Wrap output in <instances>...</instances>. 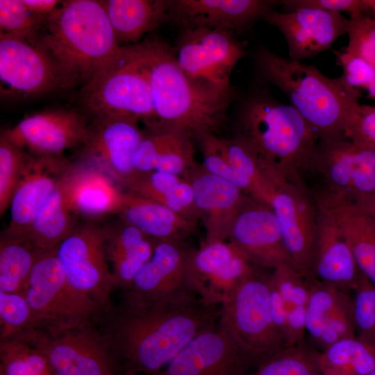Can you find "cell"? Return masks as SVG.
<instances>
[{
    "label": "cell",
    "mask_w": 375,
    "mask_h": 375,
    "mask_svg": "<svg viewBox=\"0 0 375 375\" xmlns=\"http://www.w3.org/2000/svg\"><path fill=\"white\" fill-rule=\"evenodd\" d=\"M348 44L344 49L375 67V19L349 17Z\"/></svg>",
    "instance_id": "cell-45"
},
{
    "label": "cell",
    "mask_w": 375,
    "mask_h": 375,
    "mask_svg": "<svg viewBox=\"0 0 375 375\" xmlns=\"http://www.w3.org/2000/svg\"><path fill=\"white\" fill-rule=\"evenodd\" d=\"M344 138L358 146L375 149V106L360 104Z\"/></svg>",
    "instance_id": "cell-49"
},
{
    "label": "cell",
    "mask_w": 375,
    "mask_h": 375,
    "mask_svg": "<svg viewBox=\"0 0 375 375\" xmlns=\"http://www.w3.org/2000/svg\"><path fill=\"white\" fill-rule=\"evenodd\" d=\"M285 12L304 6L317 7L326 10L344 12L349 17L364 16L375 19V0H283Z\"/></svg>",
    "instance_id": "cell-47"
},
{
    "label": "cell",
    "mask_w": 375,
    "mask_h": 375,
    "mask_svg": "<svg viewBox=\"0 0 375 375\" xmlns=\"http://www.w3.org/2000/svg\"><path fill=\"white\" fill-rule=\"evenodd\" d=\"M190 250L183 240H156L151 258L137 274L124 296L153 301L195 293L187 279Z\"/></svg>",
    "instance_id": "cell-22"
},
{
    "label": "cell",
    "mask_w": 375,
    "mask_h": 375,
    "mask_svg": "<svg viewBox=\"0 0 375 375\" xmlns=\"http://www.w3.org/2000/svg\"><path fill=\"white\" fill-rule=\"evenodd\" d=\"M171 0L102 1L121 46L139 43L141 38L169 19Z\"/></svg>",
    "instance_id": "cell-29"
},
{
    "label": "cell",
    "mask_w": 375,
    "mask_h": 375,
    "mask_svg": "<svg viewBox=\"0 0 375 375\" xmlns=\"http://www.w3.org/2000/svg\"><path fill=\"white\" fill-rule=\"evenodd\" d=\"M193 138L183 131H173L155 171L183 176L197 164Z\"/></svg>",
    "instance_id": "cell-41"
},
{
    "label": "cell",
    "mask_w": 375,
    "mask_h": 375,
    "mask_svg": "<svg viewBox=\"0 0 375 375\" xmlns=\"http://www.w3.org/2000/svg\"><path fill=\"white\" fill-rule=\"evenodd\" d=\"M61 180L20 238L36 251L55 249L77 226L78 216L67 201Z\"/></svg>",
    "instance_id": "cell-30"
},
{
    "label": "cell",
    "mask_w": 375,
    "mask_h": 375,
    "mask_svg": "<svg viewBox=\"0 0 375 375\" xmlns=\"http://www.w3.org/2000/svg\"><path fill=\"white\" fill-rule=\"evenodd\" d=\"M316 206L317 228L310 278L347 292L353 290L362 273L333 216L317 202Z\"/></svg>",
    "instance_id": "cell-24"
},
{
    "label": "cell",
    "mask_w": 375,
    "mask_h": 375,
    "mask_svg": "<svg viewBox=\"0 0 375 375\" xmlns=\"http://www.w3.org/2000/svg\"><path fill=\"white\" fill-rule=\"evenodd\" d=\"M228 241L257 267L274 270L292 265L271 206L249 196L233 224Z\"/></svg>",
    "instance_id": "cell-17"
},
{
    "label": "cell",
    "mask_w": 375,
    "mask_h": 375,
    "mask_svg": "<svg viewBox=\"0 0 375 375\" xmlns=\"http://www.w3.org/2000/svg\"><path fill=\"white\" fill-rule=\"evenodd\" d=\"M90 132L84 116L69 110H50L28 115L1 135L35 156L61 157L83 145Z\"/></svg>",
    "instance_id": "cell-18"
},
{
    "label": "cell",
    "mask_w": 375,
    "mask_h": 375,
    "mask_svg": "<svg viewBox=\"0 0 375 375\" xmlns=\"http://www.w3.org/2000/svg\"><path fill=\"white\" fill-rule=\"evenodd\" d=\"M223 142L230 162L243 183L245 193L269 204L274 183L265 166L240 138H223Z\"/></svg>",
    "instance_id": "cell-32"
},
{
    "label": "cell",
    "mask_w": 375,
    "mask_h": 375,
    "mask_svg": "<svg viewBox=\"0 0 375 375\" xmlns=\"http://www.w3.org/2000/svg\"><path fill=\"white\" fill-rule=\"evenodd\" d=\"M140 121L123 113L96 117L90 126L80 161L105 172L122 188L135 174L133 158L144 135Z\"/></svg>",
    "instance_id": "cell-14"
},
{
    "label": "cell",
    "mask_w": 375,
    "mask_h": 375,
    "mask_svg": "<svg viewBox=\"0 0 375 375\" xmlns=\"http://www.w3.org/2000/svg\"><path fill=\"white\" fill-rule=\"evenodd\" d=\"M269 277L256 267L219 308L218 326L253 368L286 347L270 312Z\"/></svg>",
    "instance_id": "cell-6"
},
{
    "label": "cell",
    "mask_w": 375,
    "mask_h": 375,
    "mask_svg": "<svg viewBox=\"0 0 375 375\" xmlns=\"http://www.w3.org/2000/svg\"><path fill=\"white\" fill-rule=\"evenodd\" d=\"M279 5L280 1L273 0H171L169 20L182 29L203 27L236 35Z\"/></svg>",
    "instance_id": "cell-20"
},
{
    "label": "cell",
    "mask_w": 375,
    "mask_h": 375,
    "mask_svg": "<svg viewBox=\"0 0 375 375\" xmlns=\"http://www.w3.org/2000/svg\"><path fill=\"white\" fill-rule=\"evenodd\" d=\"M312 279L299 273L291 265H283L272 270L269 284L282 296L289 310L296 306H306Z\"/></svg>",
    "instance_id": "cell-42"
},
{
    "label": "cell",
    "mask_w": 375,
    "mask_h": 375,
    "mask_svg": "<svg viewBox=\"0 0 375 375\" xmlns=\"http://www.w3.org/2000/svg\"><path fill=\"white\" fill-rule=\"evenodd\" d=\"M61 183L67 201L78 217L94 219L117 214L124 190L98 168L81 161L70 164Z\"/></svg>",
    "instance_id": "cell-25"
},
{
    "label": "cell",
    "mask_w": 375,
    "mask_h": 375,
    "mask_svg": "<svg viewBox=\"0 0 375 375\" xmlns=\"http://www.w3.org/2000/svg\"><path fill=\"white\" fill-rule=\"evenodd\" d=\"M263 20L282 33L288 58L301 62L330 50L340 37L347 34L349 26V19L341 12L311 6L284 12L275 9Z\"/></svg>",
    "instance_id": "cell-16"
},
{
    "label": "cell",
    "mask_w": 375,
    "mask_h": 375,
    "mask_svg": "<svg viewBox=\"0 0 375 375\" xmlns=\"http://www.w3.org/2000/svg\"><path fill=\"white\" fill-rule=\"evenodd\" d=\"M274 190L269 201L278 222L292 266L310 278V266L317 228V206L304 181L286 178L272 170Z\"/></svg>",
    "instance_id": "cell-13"
},
{
    "label": "cell",
    "mask_w": 375,
    "mask_h": 375,
    "mask_svg": "<svg viewBox=\"0 0 375 375\" xmlns=\"http://www.w3.org/2000/svg\"><path fill=\"white\" fill-rule=\"evenodd\" d=\"M372 283L362 274L351 297V316L356 337L375 343V305L372 295Z\"/></svg>",
    "instance_id": "cell-40"
},
{
    "label": "cell",
    "mask_w": 375,
    "mask_h": 375,
    "mask_svg": "<svg viewBox=\"0 0 375 375\" xmlns=\"http://www.w3.org/2000/svg\"><path fill=\"white\" fill-rule=\"evenodd\" d=\"M306 334V306H296L288 311L285 343L286 347L304 342Z\"/></svg>",
    "instance_id": "cell-50"
},
{
    "label": "cell",
    "mask_w": 375,
    "mask_h": 375,
    "mask_svg": "<svg viewBox=\"0 0 375 375\" xmlns=\"http://www.w3.org/2000/svg\"><path fill=\"white\" fill-rule=\"evenodd\" d=\"M28 9L38 17L47 20L60 4L57 0H22Z\"/></svg>",
    "instance_id": "cell-52"
},
{
    "label": "cell",
    "mask_w": 375,
    "mask_h": 375,
    "mask_svg": "<svg viewBox=\"0 0 375 375\" xmlns=\"http://www.w3.org/2000/svg\"><path fill=\"white\" fill-rule=\"evenodd\" d=\"M104 228L107 258L117 288L124 293L130 290L137 274L151 258L156 240L123 221L115 226Z\"/></svg>",
    "instance_id": "cell-28"
},
{
    "label": "cell",
    "mask_w": 375,
    "mask_h": 375,
    "mask_svg": "<svg viewBox=\"0 0 375 375\" xmlns=\"http://www.w3.org/2000/svg\"><path fill=\"white\" fill-rule=\"evenodd\" d=\"M316 202L333 216L359 270L375 285V219L353 203L324 192L317 195Z\"/></svg>",
    "instance_id": "cell-26"
},
{
    "label": "cell",
    "mask_w": 375,
    "mask_h": 375,
    "mask_svg": "<svg viewBox=\"0 0 375 375\" xmlns=\"http://www.w3.org/2000/svg\"><path fill=\"white\" fill-rule=\"evenodd\" d=\"M318 362L322 374L367 375L375 369V343L344 338L319 351Z\"/></svg>",
    "instance_id": "cell-31"
},
{
    "label": "cell",
    "mask_w": 375,
    "mask_h": 375,
    "mask_svg": "<svg viewBox=\"0 0 375 375\" xmlns=\"http://www.w3.org/2000/svg\"><path fill=\"white\" fill-rule=\"evenodd\" d=\"M69 165L61 157L30 156L12 197L10 222L4 234L17 238L26 234Z\"/></svg>",
    "instance_id": "cell-23"
},
{
    "label": "cell",
    "mask_w": 375,
    "mask_h": 375,
    "mask_svg": "<svg viewBox=\"0 0 375 375\" xmlns=\"http://www.w3.org/2000/svg\"><path fill=\"white\" fill-rule=\"evenodd\" d=\"M353 204L362 212L375 218V194Z\"/></svg>",
    "instance_id": "cell-53"
},
{
    "label": "cell",
    "mask_w": 375,
    "mask_h": 375,
    "mask_svg": "<svg viewBox=\"0 0 375 375\" xmlns=\"http://www.w3.org/2000/svg\"><path fill=\"white\" fill-rule=\"evenodd\" d=\"M191 185L204 244L228 241L233 224L249 195L235 185L197 164L183 176Z\"/></svg>",
    "instance_id": "cell-21"
},
{
    "label": "cell",
    "mask_w": 375,
    "mask_h": 375,
    "mask_svg": "<svg viewBox=\"0 0 375 375\" xmlns=\"http://www.w3.org/2000/svg\"><path fill=\"white\" fill-rule=\"evenodd\" d=\"M367 375H375V369L374 371H372V372H370L369 374Z\"/></svg>",
    "instance_id": "cell-54"
},
{
    "label": "cell",
    "mask_w": 375,
    "mask_h": 375,
    "mask_svg": "<svg viewBox=\"0 0 375 375\" xmlns=\"http://www.w3.org/2000/svg\"><path fill=\"white\" fill-rule=\"evenodd\" d=\"M219 308L194 292L153 301L124 296L94 321L99 322L98 330L120 372L153 375L195 336L217 324Z\"/></svg>",
    "instance_id": "cell-1"
},
{
    "label": "cell",
    "mask_w": 375,
    "mask_h": 375,
    "mask_svg": "<svg viewBox=\"0 0 375 375\" xmlns=\"http://www.w3.org/2000/svg\"><path fill=\"white\" fill-rule=\"evenodd\" d=\"M172 48L175 60L194 81L220 92L234 90L232 72L244 57L243 43L228 31L203 27L183 28Z\"/></svg>",
    "instance_id": "cell-10"
},
{
    "label": "cell",
    "mask_w": 375,
    "mask_h": 375,
    "mask_svg": "<svg viewBox=\"0 0 375 375\" xmlns=\"http://www.w3.org/2000/svg\"><path fill=\"white\" fill-rule=\"evenodd\" d=\"M351 299L326 322L315 346L321 351L344 338L356 336L351 316Z\"/></svg>",
    "instance_id": "cell-48"
},
{
    "label": "cell",
    "mask_w": 375,
    "mask_h": 375,
    "mask_svg": "<svg viewBox=\"0 0 375 375\" xmlns=\"http://www.w3.org/2000/svg\"><path fill=\"white\" fill-rule=\"evenodd\" d=\"M269 308L272 318L276 329L285 342L289 308L280 293L269 284Z\"/></svg>",
    "instance_id": "cell-51"
},
{
    "label": "cell",
    "mask_w": 375,
    "mask_h": 375,
    "mask_svg": "<svg viewBox=\"0 0 375 375\" xmlns=\"http://www.w3.org/2000/svg\"><path fill=\"white\" fill-rule=\"evenodd\" d=\"M32 13L22 0H0V33L33 41L35 33L45 24Z\"/></svg>",
    "instance_id": "cell-39"
},
{
    "label": "cell",
    "mask_w": 375,
    "mask_h": 375,
    "mask_svg": "<svg viewBox=\"0 0 375 375\" xmlns=\"http://www.w3.org/2000/svg\"><path fill=\"white\" fill-rule=\"evenodd\" d=\"M321 375H331V374H322Z\"/></svg>",
    "instance_id": "cell-56"
},
{
    "label": "cell",
    "mask_w": 375,
    "mask_h": 375,
    "mask_svg": "<svg viewBox=\"0 0 375 375\" xmlns=\"http://www.w3.org/2000/svg\"><path fill=\"white\" fill-rule=\"evenodd\" d=\"M35 329L34 315L24 294L0 291V341Z\"/></svg>",
    "instance_id": "cell-38"
},
{
    "label": "cell",
    "mask_w": 375,
    "mask_h": 375,
    "mask_svg": "<svg viewBox=\"0 0 375 375\" xmlns=\"http://www.w3.org/2000/svg\"><path fill=\"white\" fill-rule=\"evenodd\" d=\"M117 214L122 220L155 240H184L197 231V223L164 205L124 190Z\"/></svg>",
    "instance_id": "cell-27"
},
{
    "label": "cell",
    "mask_w": 375,
    "mask_h": 375,
    "mask_svg": "<svg viewBox=\"0 0 375 375\" xmlns=\"http://www.w3.org/2000/svg\"><path fill=\"white\" fill-rule=\"evenodd\" d=\"M253 368L217 324L190 340L153 375H246Z\"/></svg>",
    "instance_id": "cell-19"
},
{
    "label": "cell",
    "mask_w": 375,
    "mask_h": 375,
    "mask_svg": "<svg viewBox=\"0 0 375 375\" xmlns=\"http://www.w3.org/2000/svg\"><path fill=\"white\" fill-rule=\"evenodd\" d=\"M115 375H130V374H123V373H118Z\"/></svg>",
    "instance_id": "cell-55"
},
{
    "label": "cell",
    "mask_w": 375,
    "mask_h": 375,
    "mask_svg": "<svg viewBox=\"0 0 375 375\" xmlns=\"http://www.w3.org/2000/svg\"><path fill=\"white\" fill-rule=\"evenodd\" d=\"M56 254L71 285L92 300L99 312L112 307L110 296L117 288L107 258L104 227L77 226L56 248Z\"/></svg>",
    "instance_id": "cell-9"
},
{
    "label": "cell",
    "mask_w": 375,
    "mask_h": 375,
    "mask_svg": "<svg viewBox=\"0 0 375 375\" xmlns=\"http://www.w3.org/2000/svg\"><path fill=\"white\" fill-rule=\"evenodd\" d=\"M81 99L96 117L128 114L155 128L156 117L141 42L124 46L115 60L84 84Z\"/></svg>",
    "instance_id": "cell-7"
},
{
    "label": "cell",
    "mask_w": 375,
    "mask_h": 375,
    "mask_svg": "<svg viewBox=\"0 0 375 375\" xmlns=\"http://www.w3.org/2000/svg\"><path fill=\"white\" fill-rule=\"evenodd\" d=\"M0 375H56L46 357L16 338L0 341Z\"/></svg>",
    "instance_id": "cell-36"
},
{
    "label": "cell",
    "mask_w": 375,
    "mask_h": 375,
    "mask_svg": "<svg viewBox=\"0 0 375 375\" xmlns=\"http://www.w3.org/2000/svg\"><path fill=\"white\" fill-rule=\"evenodd\" d=\"M42 252L20 238L3 233L0 240V291L22 292Z\"/></svg>",
    "instance_id": "cell-33"
},
{
    "label": "cell",
    "mask_w": 375,
    "mask_h": 375,
    "mask_svg": "<svg viewBox=\"0 0 375 375\" xmlns=\"http://www.w3.org/2000/svg\"><path fill=\"white\" fill-rule=\"evenodd\" d=\"M1 97H33L74 83L38 43L0 33Z\"/></svg>",
    "instance_id": "cell-12"
},
{
    "label": "cell",
    "mask_w": 375,
    "mask_h": 375,
    "mask_svg": "<svg viewBox=\"0 0 375 375\" xmlns=\"http://www.w3.org/2000/svg\"><path fill=\"white\" fill-rule=\"evenodd\" d=\"M351 299L347 291L312 279L306 304V334L315 345L328 320Z\"/></svg>",
    "instance_id": "cell-35"
},
{
    "label": "cell",
    "mask_w": 375,
    "mask_h": 375,
    "mask_svg": "<svg viewBox=\"0 0 375 375\" xmlns=\"http://www.w3.org/2000/svg\"><path fill=\"white\" fill-rule=\"evenodd\" d=\"M256 86L278 88L321 140L344 137L361 103L360 91L342 76L330 78L316 67L282 57L265 47L253 55Z\"/></svg>",
    "instance_id": "cell-2"
},
{
    "label": "cell",
    "mask_w": 375,
    "mask_h": 375,
    "mask_svg": "<svg viewBox=\"0 0 375 375\" xmlns=\"http://www.w3.org/2000/svg\"><path fill=\"white\" fill-rule=\"evenodd\" d=\"M336 62L342 67L341 76L351 88L367 92V98L375 100V67L344 49L334 51Z\"/></svg>",
    "instance_id": "cell-44"
},
{
    "label": "cell",
    "mask_w": 375,
    "mask_h": 375,
    "mask_svg": "<svg viewBox=\"0 0 375 375\" xmlns=\"http://www.w3.org/2000/svg\"><path fill=\"white\" fill-rule=\"evenodd\" d=\"M375 219V218H374Z\"/></svg>",
    "instance_id": "cell-57"
},
{
    "label": "cell",
    "mask_w": 375,
    "mask_h": 375,
    "mask_svg": "<svg viewBox=\"0 0 375 375\" xmlns=\"http://www.w3.org/2000/svg\"><path fill=\"white\" fill-rule=\"evenodd\" d=\"M14 338L26 342L42 352L56 375L120 373L93 322L56 334L35 329Z\"/></svg>",
    "instance_id": "cell-11"
},
{
    "label": "cell",
    "mask_w": 375,
    "mask_h": 375,
    "mask_svg": "<svg viewBox=\"0 0 375 375\" xmlns=\"http://www.w3.org/2000/svg\"><path fill=\"white\" fill-rule=\"evenodd\" d=\"M30 154L3 136L0 138V216L8 208Z\"/></svg>",
    "instance_id": "cell-37"
},
{
    "label": "cell",
    "mask_w": 375,
    "mask_h": 375,
    "mask_svg": "<svg viewBox=\"0 0 375 375\" xmlns=\"http://www.w3.org/2000/svg\"><path fill=\"white\" fill-rule=\"evenodd\" d=\"M30 305L36 329L56 334L94 322L96 304L74 288L56 256L42 252L22 291Z\"/></svg>",
    "instance_id": "cell-8"
},
{
    "label": "cell",
    "mask_w": 375,
    "mask_h": 375,
    "mask_svg": "<svg viewBox=\"0 0 375 375\" xmlns=\"http://www.w3.org/2000/svg\"><path fill=\"white\" fill-rule=\"evenodd\" d=\"M318 352L305 342L285 347L246 375H321Z\"/></svg>",
    "instance_id": "cell-34"
},
{
    "label": "cell",
    "mask_w": 375,
    "mask_h": 375,
    "mask_svg": "<svg viewBox=\"0 0 375 375\" xmlns=\"http://www.w3.org/2000/svg\"><path fill=\"white\" fill-rule=\"evenodd\" d=\"M235 137L290 181H303L319 137L290 104L255 86L240 101Z\"/></svg>",
    "instance_id": "cell-4"
},
{
    "label": "cell",
    "mask_w": 375,
    "mask_h": 375,
    "mask_svg": "<svg viewBox=\"0 0 375 375\" xmlns=\"http://www.w3.org/2000/svg\"><path fill=\"white\" fill-rule=\"evenodd\" d=\"M197 140L200 143L203 167L208 172L235 185L244 192L243 183L227 156L223 138L217 134H206Z\"/></svg>",
    "instance_id": "cell-43"
},
{
    "label": "cell",
    "mask_w": 375,
    "mask_h": 375,
    "mask_svg": "<svg viewBox=\"0 0 375 375\" xmlns=\"http://www.w3.org/2000/svg\"><path fill=\"white\" fill-rule=\"evenodd\" d=\"M38 44L74 83L88 82L123 51L102 1H62Z\"/></svg>",
    "instance_id": "cell-5"
},
{
    "label": "cell",
    "mask_w": 375,
    "mask_h": 375,
    "mask_svg": "<svg viewBox=\"0 0 375 375\" xmlns=\"http://www.w3.org/2000/svg\"><path fill=\"white\" fill-rule=\"evenodd\" d=\"M141 44L156 117L153 129L183 131L196 139L218 135L237 92H220L192 80L177 65L172 48L164 42Z\"/></svg>",
    "instance_id": "cell-3"
},
{
    "label": "cell",
    "mask_w": 375,
    "mask_h": 375,
    "mask_svg": "<svg viewBox=\"0 0 375 375\" xmlns=\"http://www.w3.org/2000/svg\"><path fill=\"white\" fill-rule=\"evenodd\" d=\"M144 133L133 158V165L136 173L154 171L158 161L168 144L173 131L165 129H149Z\"/></svg>",
    "instance_id": "cell-46"
},
{
    "label": "cell",
    "mask_w": 375,
    "mask_h": 375,
    "mask_svg": "<svg viewBox=\"0 0 375 375\" xmlns=\"http://www.w3.org/2000/svg\"><path fill=\"white\" fill-rule=\"evenodd\" d=\"M256 267L228 241L203 243L190 251L187 279L202 302L219 307Z\"/></svg>",
    "instance_id": "cell-15"
}]
</instances>
